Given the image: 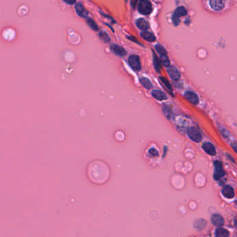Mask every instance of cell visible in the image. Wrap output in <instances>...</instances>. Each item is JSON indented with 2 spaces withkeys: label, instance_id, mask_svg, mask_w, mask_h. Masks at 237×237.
Wrapping results in <instances>:
<instances>
[{
  "label": "cell",
  "instance_id": "obj_10",
  "mask_svg": "<svg viewBox=\"0 0 237 237\" xmlns=\"http://www.w3.org/2000/svg\"><path fill=\"white\" fill-rule=\"evenodd\" d=\"M136 26H137V28L140 29V30L145 31H147L148 29H149V23L148 22L147 20L144 19V18H140L137 19L136 21Z\"/></svg>",
  "mask_w": 237,
  "mask_h": 237
},
{
  "label": "cell",
  "instance_id": "obj_22",
  "mask_svg": "<svg viewBox=\"0 0 237 237\" xmlns=\"http://www.w3.org/2000/svg\"><path fill=\"white\" fill-rule=\"evenodd\" d=\"M98 36H99L100 39L102 41H103L105 43L107 42H109L110 41V36L108 35L107 33H105V31H101L99 34H98Z\"/></svg>",
  "mask_w": 237,
  "mask_h": 237
},
{
  "label": "cell",
  "instance_id": "obj_31",
  "mask_svg": "<svg viewBox=\"0 0 237 237\" xmlns=\"http://www.w3.org/2000/svg\"><path fill=\"white\" fill-rule=\"evenodd\" d=\"M232 147L233 150H234L236 153H237V142H235V141H234V142L232 143Z\"/></svg>",
  "mask_w": 237,
  "mask_h": 237
},
{
  "label": "cell",
  "instance_id": "obj_4",
  "mask_svg": "<svg viewBox=\"0 0 237 237\" xmlns=\"http://www.w3.org/2000/svg\"><path fill=\"white\" fill-rule=\"evenodd\" d=\"M214 173H213V178L216 180H219L222 177L225 176V171L223 170V164L219 161H215L214 162Z\"/></svg>",
  "mask_w": 237,
  "mask_h": 237
},
{
  "label": "cell",
  "instance_id": "obj_18",
  "mask_svg": "<svg viewBox=\"0 0 237 237\" xmlns=\"http://www.w3.org/2000/svg\"><path fill=\"white\" fill-rule=\"evenodd\" d=\"M140 83L142 85V86L147 89V90H150L153 87V85L151 82L146 78H140Z\"/></svg>",
  "mask_w": 237,
  "mask_h": 237
},
{
  "label": "cell",
  "instance_id": "obj_16",
  "mask_svg": "<svg viewBox=\"0 0 237 237\" xmlns=\"http://www.w3.org/2000/svg\"><path fill=\"white\" fill-rule=\"evenodd\" d=\"M173 14L176 15L177 18H180L181 17L186 16L187 15V9L184 7V6H179V7H177L175 10Z\"/></svg>",
  "mask_w": 237,
  "mask_h": 237
},
{
  "label": "cell",
  "instance_id": "obj_15",
  "mask_svg": "<svg viewBox=\"0 0 237 237\" xmlns=\"http://www.w3.org/2000/svg\"><path fill=\"white\" fill-rule=\"evenodd\" d=\"M151 94H152V96L155 98V99H157L158 101H160L166 100L167 98L166 94L161 90H155L152 91V92H151Z\"/></svg>",
  "mask_w": 237,
  "mask_h": 237
},
{
  "label": "cell",
  "instance_id": "obj_27",
  "mask_svg": "<svg viewBox=\"0 0 237 237\" xmlns=\"http://www.w3.org/2000/svg\"><path fill=\"white\" fill-rule=\"evenodd\" d=\"M149 154L151 157H157L158 156V151L155 149H150L149 150Z\"/></svg>",
  "mask_w": 237,
  "mask_h": 237
},
{
  "label": "cell",
  "instance_id": "obj_7",
  "mask_svg": "<svg viewBox=\"0 0 237 237\" xmlns=\"http://www.w3.org/2000/svg\"><path fill=\"white\" fill-rule=\"evenodd\" d=\"M76 12L78 14V16H80L81 18H87L89 15V12L85 8L83 5L81 3H78L75 6Z\"/></svg>",
  "mask_w": 237,
  "mask_h": 237
},
{
  "label": "cell",
  "instance_id": "obj_14",
  "mask_svg": "<svg viewBox=\"0 0 237 237\" xmlns=\"http://www.w3.org/2000/svg\"><path fill=\"white\" fill-rule=\"evenodd\" d=\"M140 35L144 40H146L148 42H153L156 40V38H155V35L149 31H142L140 34Z\"/></svg>",
  "mask_w": 237,
  "mask_h": 237
},
{
  "label": "cell",
  "instance_id": "obj_26",
  "mask_svg": "<svg viewBox=\"0 0 237 237\" xmlns=\"http://www.w3.org/2000/svg\"><path fill=\"white\" fill-rule=\"evenodd\" d=\"M172 21H173V24L174 25H175V26H178L179 24H180V18H177V16L176 15H173V16H172Z\"/></svg>",
  "mask_w": 237,
  "mask_h": 237
},
{
  "label": "cell",
  "instance_id": "obj_19",
  "mask_svg": "<svg viewBox=\"0 0 237 237\" xmlns=\"http://www.w3.org/2000/svg\"><path fill=\"white\" fill-rule=\"evenodd\" d=\"M153 65H154V67L155 69V70L157 72H160L161 71V62L158 59L157 56L156 54H155L154 52H153Z\"/></svg>",
  "mask_w": 237,
  "mask_h": 237
},
{
  "label": "cell",
  "instance_id": "obj_3",
  "mask_svg": "<svg viewBox=\"0 0 237 237\" xmlns=\"http://www.w3.org/2000/svg\"><path fill=\"white\" fill-rule=\"evenodd\" d=\"M128 64L130 67L134 71H140L141 69V65L140 57L137 55H131L128 58Z\"/></svg>",
  "mask_w": 237,
  "mask_h": 237
},
{
  "label": "cell",
  "instance_id": "obj_8",
  "mask_svg": "<svg viewBox=\"0 0 237 237\" xmlns=\"http://www.w3.org/2000/svg\"><path fill=\"white\" fill-rule=\"evenodd\" d=\"M184 97L191 103L193 105H198L199 103V98L198 95L192 91H187L184 94Z\"/></svg>",
  "mask_w": 237,
  "mask_h": 237
},
{
  "label": "cell",
  "instance_id": "obj_17",
  "mask_svg": "<svg viewBox=\"0 0 237 237\" xmlns=\"http://www.w3.org/2000/svg\"><path fill=\"white\" fill-rule=\"evenodd\" d=\"M216 237H229V233L228 230L223 228H219L216 230Z\"/></svg>",
  "mask_w": 237,
  "mask_h": 237
},
{
  "label": "cell",
  "instance_id": "obj_21",
  "mask_svg": "<svg viewBox=\"0 0 237 237\" xmlns=\"http://www.w3.org/2000/svg\"><path fill=\"white\" fill-rule=\"evenodd\" d=\"M162 111L164 115H165V117L168 119H170L171 116H172V110H171V108L169 106H168V105H164L162 107Z\"/></svg>",
  "mask_w": 237,
  "mask_h": 237
},
{
  "label": "cell",
  "instance_id": "obj_32",
  "mask_svg": "<svg viewBox=\"0 0 237 237\" xmlns=\"http://www.w3.org/2000/svg\"><path fill=\"white\" fill-rule=\"evenodd\" d=\"M126 1H127V0H126Z\"/></svg>",
  "mask_w": 237,
  "mask_h": 237
},
{
  "label": "cell",
  "instance_id": "obj_13",
  "mask_svg": "<svg viewBox=\"0 0 237 237\" xmlns=\"http://www.w3.org/2000/svg\"><path fill=\"white\" fill-rule=\"evenodd\" d=\"M212 223L213 225L216 227H222L224 225L225 221H224L222 216L219 214H213L212 216Z\"/></svg>",
  "mask_w": 237,
  "mask_h": 237
},
{
  "label": "cell",
  "instance_id": "obj_29",
  "mask_svg": "<svg viewBox=\"0 0 237 237\" xmlns=\"http://www.w3.org/2000/svg\"><path fill=\"white\" fill-rule=\"evenodd\" d=\"M66 4L70 5H74L76 3V0H63Z\"/></svg>",
  "mask_w": 237,
  "mask_h": 237
},
{
  "label": "cell",
  "instance_id": "obj_12",
  "mask_svg": "<svg viewBox=\"0 0 237 237\" xmlns=\"http://www.w3.org/2000/svg\"><path fill=\"white\" fill-rule=\"evenodd\" d=\"M222 194L224 197L230 199L234 197V191L233 188L231 186L227 185L223 189Z\"/></svg>",
  "mask_w": 237,
  "mask_h": 237
},
{
  "label": "cell",
  "instance_id": "obj_24",
  "mask_svg": "<svg viewBox=\"0 0 237 237\" xmlns=\"http://www.w3.org/2000/svg\"><path fill=\"white\" fill-rule=\"evenodd\" d=\"M155 49L158 54H160V55H167V51L164 48L163 46L160 45H157L155 46Z\"/></svg>",
  "mask_w": 237,
  "mask_h": 237
},
{
  "label": "cell",
  "instance_id": "obj_11",
  "mask_svg": "<svg viewBox=\"0 0 237 237\" xmlns=\"http://www.w3.org/2000/svg\"><path fill=\"white\" fill-rule=\"evenodd\" d=\"M203 149L207 154H209V155H216V150L214 146H213V145L212 144H211L210 142L204 143L203 145Z\"/></svg>",
  "mask_w": 237,
  "mask_h": 237
},
{
  "label": "cell",
  "instance_id": "obj_25",
  "mask_svg": "<svg viewBox=\"0 0 237 237\" xmlns=\"http://www.w3.org/2000/svg\"><path fill=\"white\" fill-rule=\"evenodd\" d=\"M160 78L161 79V81H162L163 84L165 85L166 87L168 89V90H169L171 92H172V87H171V85L169 82V81H168L167 79L166 78H164V77H160Z\"/></svg>",
  "mask_w": 237,
  "mask_h": 237
},
{
  "label": "cell",
  "instance_id": "obj_2",
  "mask_svg": "<svg viewBox=\"0 0 237 237\" xmlns=\"http://www.w3.org/2000/svg\"><path fill=\"white\" fill-rule=\"evenodd\" d=\"M187 134L192 141L195 142H200L203 139V136L200 132L195 127H191L187 130Z\"/></svg>",
  "mask_w": 237,
  "mask_h": 237
},
{
  "label": "cell",
  "instance_id": "obj_28",
  "mask_svg": "<svg viewBox=\"0 0 237 237\" xmlns=\"http://www.w3.org/2000/svg\"><path fill=\"white\" fill-rule=\"evenodd\" d=\"M138 4V0H130V5L133 8H135L136 6Z\"/></svg>",
  "mask_w": 237,
  "mask_h": 237
},
{
  "label": "cell",
  "instance_id": "obj_20",
  "mask_svg": "<svg viewBox=\"0 0 237 237\" xmlns=\"http://www.w3.org/2000/svg\"><path fill=\"white\" fill-rule=\"evenodd\" d=\"M86 22H87V24H88V26H90V27L93 31H98V30H99V29H98V25L96 24V22H95L92 19L87 18V19H86Z\"/></svg>",
  "mask_w": 237,
  "mask_h": 237
},
{
  "label": "cell",
  "instance_id": "obj_9",
  "mask_svg": "<svg viewBox=\"0 0 237 237\" xmlns=\"http://www.w3.org/2000/svg\"><path fill=\"white\" fill-rule=\"evenodd\" d=\"M168 74H169V76L173 79L174 81H178L180 78V72L178 71V70L173 66H170L168 69Z\"/></svg>",
  "mask_w": 237,
  "mask_h": 237
},
{
  "label": "cell",
  "instance_id": "obj_23",
  "mask_svg": "<svg viewBox=\"0 0 237 237\" xmlns=\"http://www.w3.org/2000/svg\"><path fill=\"white\" fill-rule=\"evenodd\" d=\"M160 62L164 66H165L166 67H170V61L169 58H168L167 55H161L160 57Z\"/></svg>",
  "mask_w": 237,
  "mask_h": 237
},
{
  "label": "cell",
  "instance_id": "obj_6",
  "mask_svg": "<svg viewBox=\"0 0 237 237\" xmlns=\"http://www.w3.org/2000/svg\"><path fill=\"white\" fill-rule=\"evenodd\" d=\"M110 49L115 55H118L120 57H124L126 55L127 52L125 50L124 48H123L121 46L118 45L117 44H113L110 45Z\"/></svg>",
  "mask_w": 237,
  "mask_h": 237
},
{
  "label": "cell",
  "instance_id": "obj_30",
  "mask_svg": "<svg viewBox=\"0 0 237 237\" xmlns=\"http://www.w3.org/2000/svg\"><path fill=\"white\" fill-rule=\"evenodd\" d=\"M128 38L129 39V40H132L133 42H136V43L139 44V45H141V44L140 43V42L139 41H138L137 39L134 38V37H132V36H128Z\"/></svg>",
  "mask_w": 237,
  "mask_h": 237
},
{
  "label": "cell",
  "instance_id": "obj_5",
  "mask_svg": "<svg viewBox=\"0 0 237 237\" xmlns=\"http://www.w3.org/2000/svg\"><path fill=\"white\" fill-rule=\"evenodd\" d=\"M209 5L213 11H220L225 8V0H209Z\"/></svg>",
  "mask_w": 237,
  "mask_h": 237
},
{
  "label": "cell",
  "instance_id": "obj_1",
  "mask_svg": "<svg viewBox=\"0 0 237 237\" xmlns=\"http://www.w3.org/2000/svg\"><path fill=\"white\" fill-rule=\"evenodd\" d=\"M138 11L141 14L148 15L153 11V6L149 0H140L138 2Z\"/></svg>",
  "mask_w": 237,
  "mask_h": 237
}]
</instances>
